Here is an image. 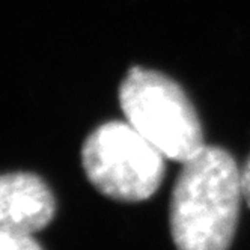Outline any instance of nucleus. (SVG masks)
I'll use <instances>...</instances> for the list:
<instances>
[{"mask_svg": "<svg viewBox=\"0 0 250 250\" xmlns=\"http://www.w3.org/2000/svg\"><path fill=\"white\" fill-rule=\"evenodd\" d=\"M243 201L240 167L225 148L205 145L183 163L175 181L169 226L178 250H229Z\"/></svg>", "mask_w": 250, "mask_h": 250, "instance_id": "nucleus-1", "label": "nucleus"}, {"mask_svg": "<svg viewBox=\"0 0 250 250\" xmlns=\"http://www.w3.org/2000/svg\"><path fill=\"white\" fill-rule=\"evenodd\" d=\"M118 98L125 121L167 160L183 165L205 146L193 103L165 73L131 66L119 86Z\"/></svg>", "mask_w": 250, "mask_h": 250, "instance_id": "nucleus-2", "label": "nucleus"}, {"mask_svg": "<svg viewBox=\"0 0 250 250\" xmlns=\"http://www.w3.org/2000/svg\"><path fill=\"white\" fill-rule=\"evenodd\" d=\"M166 157L127 121L101 124L82 146L86 178L103 196L142 202L157 193L166 173Z\"/></svg>", "mask_w": 250, "mask_h": 250, "instance_id": "nucleus-3", "label": "nucleus"}, {"mask_svg": "<svg viewBox=\"0 0 250 250\" xmlns=\"http://www.w3.org/2000/svg\"><path fill=\"white\" fill-rule=\"evenodd\" d=\"M56 202L40 176L26 172L0 175V229L32 235L55 217Z\"/></svg>", "mask_w": 250, "mask_h": 250, "instance_id": "nucleus-4", "label": "nucleus"}, {"mask_svg": "<svg viewBox=\"0 0 250 250\" xmlns=\"http://www.w3.org/2000/svg\"><path fill=\"white\" fill-rule=\"evenodd\" d=\"M0 250H42V249L32 238V235L0 229Z\"/></svg>", "mask_w": 250, "mask_h": 250, "instance_id": "nucleus-5", "label": "nucleus"}, {"mask_svg": "<svg viewBox=\"0 0 250 250\" xmlns=\"http://www.w3.org/2000/svg\"><path fill=\"white\" fill-rule=\"evenodd\" d=\"M240 181H241V193L243 199L250 208V155L246 160L244 166L240 169Z\"/></svg>", "mask_w": 250, "mask_h": 250, "instance_id": "nucleus-6", "label": "nucleus"}]
</instances>
